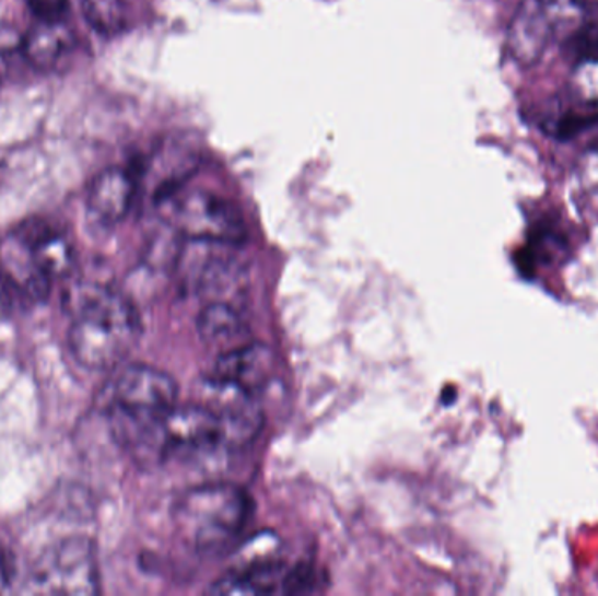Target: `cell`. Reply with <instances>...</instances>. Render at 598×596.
<instances>
[{"label":"cell","instance_id":"10","mask_svg":"<svg viewBox=\"0 0 598 596\" xmlns=\"http://www.w3.org/2000/svg\"><path fill=\"white\" fill-rule=\"evenodd\" d=\"M553 32L542 0H524L507 31V48L518 63L533 66L547 51Z\"/></svg>","mask_w":598,"mask_h":596},{"label":"cell","instance_id":"7","mask_svg":"<svg viewBox=\"0 0 598 596\" xmlns=\"http://www.w3.org/2000/svg\"><path fill=\"white\" fill-rule=\"evenodd\" d=\"M209 390L206 405L214 409L223 426L224 448H242L253 443L262 426V409L256 394L214 379H210Z\"/></svg>","mask_w":598,"mask_h":596},{"label":"cell","instance_id":"1","mask_svg":"<svg viewBox=\"0 0 598 596\" xmlns=\"http://www.w3.org/2000/svg\"><path fill=\"white\" fill-rule=\"evenodd\" d=\"M66 308L70 352L87 370L118 367L139 341V314L121 292L79 283L67 292Z\"/></svg>","mask_w":598,"mask_h":596},{"label":"cell","instance_id":"11","mask_svg":"<svg viewBox=\"0 0 598 596\" xmlns=\"http://www.w3.org/2000/svg\"><path fill=\"white\" fill-rule=\"evenodd\" d=\"M300 574L284 563L254 562L242 566L214 584L212 593L218 595H271L277 592H297Z\"/></svg>","mask_w":598,"mask_h":596},{"label":"cell","instance_id":"3","mask_svg":"<svg viewBox=\"0 0 598 596\" xmlns=\"http://www.w3.org/2000/svg\"><path fill=\"white\" fill-rule=\"evenodd\" d=\"M253 513L244 488L209 483L191 488L175 504L174 519L180 537L198 553L219 554L242 536Z\"/></svg>","mask_w":598,"mask_h":596},{"label":"cell","instance_id":"4","mask_svg":"<svg viewBox=\"0 0 598 596\" xmlns=\"http://www.w3.org/2000/svg\"><path fill=\"white\" fill-rule=\"evenodd\" d=\"M23 592L31 595H95L98 565L92 540L70 537L49 546L32 565Z\"/></svg>","mask_w":598,"mask_h":596},{"label":"cell","instance_id":"18","mask_svg":"<svg viewBox=\"0 0 598 596\" xmlns=\"http://www.w3.org/2000/svg\"><path fill=\"white\" fill-rule=\"evenodd\" d=\"M597 118L590 116H579V114H567L556 122V137L560 140L573 139L577 133H582L586 127H590Z\"/></svg>","mask_w":598,"mask_h":596},{"label":"cell","instance_id":"12","mask_svg":"<svg viewBox=\"0 0 598 596\" xmlns=\"http://www.w3.org/2000/svg\"><path fill=\"white\" fill-rule=\"evenodd\" d=\"M136 192L137 180L130 171L107 168L96 175L87 191V209L102 224H118L130 212Z\"/></svg>","mask_w":598,"mask_h":596},{"label":"cell","instance_id":"9","mask_svg":"<svg viewBox=\"0 0 598 596\" xmlns=\"http://www.w3.org/2000/svg\"><path fill=\"white\" fill-rule=\"evenodd\" d=\"M273 355L261 343L242 344L238 349L219 353L212 378L221 384L235 385L247 393L258 394L271 379Z\"/></svg>","mask_w":598,"mask_h":596},{"label":"cell","instance_id":"14","mask_svg":"<svg viewBox=\"0 0 598 596\" xmlns=\"http://www.w3.org/2000/svg\"><path fill=\"white\" fill-rule=\"evenodd\" d=\"M198 332L201 340L219 352H230L249 343V327L241 312L226 301H210L198 317Z\"/></svg>","mask_w":598,"mask_h":596},{"label":"cell","instance_id":"17","mask_svg":"<svg viewBox=\"0 0 598 596\" xmlns=\"http://www.w3.org/2000/svg\"><path fill=\"white\" fill-rule=\"evenodd\" d=\"M28 8L39 20H63L69 0H26Z\"/></svg>","mask_w":598,"mask_h":596},{"label":"cell","instance_id":"2","mask_svg":"<svg viewBox=\"0 0 598 596\" xmlns=\"http://www.w3.org/2000/svg\"><path fill=\"white\" fill-rule=\"evenodd\" d=\"M179 387L165 371L145 364L122 367L114 378L107 417L116 440L137 455H156L163 420L177 406Z\"/></svg>","mask_w":598,"mask_h":596},{"label":"cell","instance_id":"6","mask_svg":"<svg viewBox=\"0 0 598 596\" xmlns=\"http://www.w3.org/2000/svg\"><path fill=\"white\" fill-rule=\"evenodd\" d=\"M224 448L223 426L214 409L201 405L175 406L157 435V457L192 455Z\"/></svg>","mask_w":598,"mask_h":596},{"label":"cell","instance_id":"13","mask_svg":"<svg viewBox=\"0 0 598 596\" xmlns=\"http://www.w3.org/2000/svg\"><path fill=\"white\" fill-rule=\"evenodd\" d=\"M75 46L74 32L66 20H39L26 32L22 48L26 61L37 70H51L69 57Z\"/></svg>","mask_w":598,"mask_h":596},{"label":"cell","instance_id":"19","mask_svg":"<svg viewBox=\"0 0 598 596\" xmlns=\"http://www.w3.org/2000/svg\"><path fill=\"white\" fill-rule=\"evenodd\" d=\"M595 2H598V0H595Z\"/></svg>","mask_w":598,"mask_h":596},{"label":"cell","instance_id":"15","mask_svg":"<svg viewBox=\"0 0 598 596\" xmlns=\"http://www.w3.org/2000/svg\"><path fill=\"white\" fill-rule=\"evenodd\" d=\"M81 13L96 34L114 37L127 28L128 14L122 0H81Z\"/></svg>","mask_w":598,"mask_h":596},{"label":"cell","instance_id":"16","mask_svg":"<svg viewBox=\"0 0 598 596\" xmlns=\"http://www.w3.org/2000/svg\"><path fill=\"white\" fill-rule=\"evenodd\" d=\"M565 55L574 63L598 66V22L585 23L574 28L565 40Z\"/></svg>","mask_w":598,"mask_h":596},{"label":"cell","instance_id":"5","mask_svg":"<svg viewBox=\"0 0 598 596\" xmlns=\"http://www.w3.org/2000/svg\"><path fill=\"white\" fill-rule=\"evenodd\" d=\"M160 203H171L174 226L191 242L235 247L247 239L242 210L215 192L179 189Z\"/></svg>","mask_w":598,"mask_h":596},{"label":"cell","instance_id":"8","mask_svg":"<svg viewBox=\"0 0 598 596\" xmlns=\"http://www.w3.org/2000/svg\"><path fill=\"white\" fill-rule=\"evenodd\" d=\"M17 242L28 253V261L49 280L60 279L74 268L75 253L63 233L46 222H28L17 231Z\"/></svg>","mask_w":598,"mask_h":596}]
</instances>
